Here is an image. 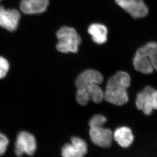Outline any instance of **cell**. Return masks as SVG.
I'll use <instances>...</instances> for the list:
<instances>
[{
	"instance_id": "cell-1",
	"label": "cell",
	"mask_w": 157,
	"mask_h": 157,
	"mask_svg": "<svg viewBox=\"0 0 157 157\" xmlns=\"http://www.w3.org/2000/svg\"><path fill=\"white\" fill-rule=\"evenodd\" d=\"M103 80L102 75L96 70H87L81 73L75 82L78 103L82 106L86 105L91 100L98 104L101 103L104 94L99 85Z\"/></svg>"
},
{
	"instance_id": "cell-2",
	"label": "cell",
	"mask_w": 157,
	"mask_h": 157,
	"mask_svg": "<svg viewBox=\"0 0 157 157\" xmlns=\"http://www.w3.org/2000/svg\"><path fill=\"white\" fill-rule=\"evenodd\" d=\"M130 83L131 78L128 73L118 71L108 80L104 91L105 100L117 106L125 104L128 100L127 90Z\"/></svg>"
},
{
	"instance_id": "cell-3",
	"label": "cell",
	"mask_w": 157,
	"mask_h": 157,
	"mask_svg": "<svg viewBox=\"0 0 157 157\" xmlns=\"http://www.w3.org/2000/svg\"><path fill=\"white\" fill-rule=\"evenodd\" d=\"M135 69L141 73L150 74L157 71V43H148L136 52L133 59Z\"/></svg>"
},
{
	"instance_id": "cell-4",
	"label": "cell",
	"mask_w": 157,
	"mask_h": 157,
	"mask_svg": "<svg viewBox=\"0 0 157 157\" xmlns=\"http://www.w3.org/2000/svg\"><path fill=\"white\" fill-rule=\"evenodd\" d=\"M58 51L63 53H76L81 42V38L73 28L64 26L57 32Z\"/></svg>"
},
{
	"instance_id": "cell-5",
	"label": "cell",
	"mask_w": 157,
	"mask_h": 157,
	"mask_svg": "<svg viewBox=\"0 0 157 157\" xmlns=\"http://www.w3.org/2000/svg\"><path fill=\"white\" fill-rule=\"evenodd\" d=\"M136 107L144 114L150 115L154 110H157V90L147 86L138 94Z\"/></svg>"
},
{
	"instance_id": "cell-6",
	"label": "cell",
	"mask_w": 157,
	"mask_h": 157,
	"mask_svg": "<svg viewBox=\"0 0 157 157\" xmlns=\"http://www.w3.org/2000/svg\"><path fill=\"white\" fill-rule=\"evenodd\" d=\"M36 141L34 136L26 131H21L17 136L15 143V154L21 157L24 154L32 156L36 150Z\"/></svg>"
},
{
	"instance_id": "cell-7",
	"label": "cell",
	"mask_w": 157,
	"mask_h": 157,
	"mask_svg": "<svg viewBox=\"0 0 157 157\" xmlns=\"http://www.w3.org/2000/svg\"><path fill=\"white\" fill-rule=\"evenodd\" d=\"M116 3L134 18L146 17L148 8L144 0H115Z\"/></svg>"
},
{
	"instance_id": "cell-8",
	"label": "cell",
	"mask_w": 157,
	"mask_h": 157,
	"mask_svg": "<svg viewBox=\"0 0 157 157\" xmlns=\"http://www.w3.org/2000/svg\"><path fill=\"white\" fill-rule=\"evenodd\" d=\"M87 153V144L78 137H73L71 143L65 144L62 149L63 157H84Z\"/></svg>"
},
{
	"instance_id": "cell-9",
	"label": "cell",
	"mask_w": 157,
	"mask_h": 157,
	"mask_svg": "<svg viewBox=\"0 0 157 157\" xmlns=\"http://www.w3.org/2000/svg\"><path fill=\"white\" fill-rule=\"evenodd\" d=\"M21 14L16 9H6L0 6V26L10 32L17 30Z\"/></svg>"
},
{
	"instance_id": "cell-10",
	"label": "cell",
	"mask_w": 157,
	"mask_h": 157,
	"mask_svg": "<svg viewBox=\"0 0 157 157\" xmlns=\"http://www.w3.org/2000/svg\"><path fill=\"white\" fill-rule=\"evenodd\" d=\"M89 135L92 142L98 147L108 148L112 144L113 135L109 128L103 127L90 128Z\"/></svg>"
},
{
	"instance_id": "cell-11",
	"label": "cell",
	"mask_w": 157,
	"mask_h": 157,
	"mask_svg": "<svg viewBox=\"0 0 157 157\" xmlns=\"http://www.w3.org/2000/svg\"><path fill=\"white\" fill-rule=\"evenodd\" d=\"M49 0H21L20 8L26 14L41 13L45 11Z\"/></svg>"
},
{
	"instance_id": "cell-12",
	"label": "cell",
	"mask_w": 157,
	"mask_h": 157,
	"mask_svg": "<svg viewBox=\"0 0 157 157\" xmlns=\"http://www.w3.org/2000/svg\"><path fill=\"white\" fill-rule=\"evenodd\" d=\"M113 139L121 147L127 148L134 140V136L131 128L128 127H121L116 129L113 134Z\"/></svg>"
},
{
	"instance_id": "cell-13",
	"label": "cell",
	"mask_w": 157,
	"mask_h": 157,
	"mask_svg": "<svg viewBox=\"0 0 157 157\" xmlns=\"http://www.w3.org/2000/svg\"><path fill=\"white\" fill-rule=\"evenodd\" d=\"M92 40L98 44H104L107 40L108 30L106 26L101 24H93L88 29Z\"/></svg>"
},
{
	"instance_id": "cell-14",
	"label": "cell",
	"mask_w": 157,
	"mask_h": 157,
	"mask_svg": "<svg viewBox=\"0 0 157 157\" xmlns=\"http://www.w3.org/2000/svg\"><path fill=\"white\" fill-rule=\"evenodd\" d=\"M107 121L106 117L101 114L94 115L89 121V125L90 128H97L103 127Z\"/></svg>"
},
{
	"instance_id": "cell-15",
	"label": "cell",
	"mask_w": 157,
	"mask_h": 157,
	"mask_svg": "<svg viewBox=\"0 0 157 157\" xmlns=\"http://www.w3.org/2000/svg\"><path fill=\"white\" fill-rule=\"evenodd\" d=\"M9 68V64L8 61L0 56V79L6 76Z\"/></svg>"
},
{
	"instance_id": "cell-16",
	"label": "cell",
	"mask_w": 157,
	"mask_h": 157,
	"mask_svg": "<svg viewBox=\"0 0 157 157\" xmlns=\"http://www.w3.org/2000/svg\"><path fill=\"white\" fill-rule=\"evenodd\" d=\"M9 144V139L7 137L0 133V156L4 154L6 152L8 145Z\"/></svg>"
},
{
	"instance_id": "cell-17",
	"label": "cell",
	"mask_w": 157,
	"mask_h": 157,
	"mask_svg": "<svg viewBox=\"0 0 157 157\" xmlns=\"http://www.w3.org/2000/svg\"><path fill=\"white\" fill-rule=\"evenodd\" d=\"M0 1H1V0H0Z\"/></svg>"
}]
</instances>
